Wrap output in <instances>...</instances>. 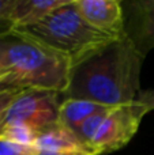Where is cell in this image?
Wrapping results in <instances>:
<instances>
[{
  "mask_svg": "<svg viewBox=\"0 0 154 155\" xmlns=\"http://www.w3.org/2000/svg\"><path fill=\"white\" fill-rule=\"evenodd\" d=\"M81 16L97 31L112 38H122L126 33L123 4L117 0H74Z\"/></svg>",
  "mask_w": 154,
  "mask_h": 155,
  "instance_id": "cell-6",
  "label": "cell"
},
{
  "mask_svg": "<svg viewBox=\"0 0 154 155\" xmlns=\"http://www.w3.org/2000/svg\"><path fill=\"white\" fill-rule=\"evenodd\" d=\"M14 0H0V35L12 31L14 26L11 22Z\"/></svg>",
  "mask_w": 154,
  "mask_h": 155,
  "instance_id": "cell-13",
  "label": "cell"
},
{
  "mask_svg": "<svg viewBox=\"0 0 154 155\" xmlns=\"http://www.w3.org/2000/svg\"><path fill=\"white\" fill-rule=\"evenodd\" d=\"M0 84H3V78L0 76Z\"/></svg>",
  "mask_w": 154,
  "mask_h": 155,
  "instance_id": "cell-17",
  "label": "cell"
},
{
  "mask_svg": "<svg viewBox=\"0 0 154 155\" xmlns=\"http://www.w3.org/2000/svg\"><path fill=\"white\" fill-rule=\"evenodd\" d=\"M34 148L44 153L71 154V155H90L83 147L72 131L60 125L59 123L44 131L38 132Z\"/></svg>",
  "mask_w": 154,
  "mask_h": 155,
  "instance_id": "cell-8",
  "label": "cell"
},
{
  "mask_svg": "<svg viewBox=\"0 0 154 155\" xmlns=\"http://www.w3.org/2000/svg\"><path fill=\"white\" fill-rule=\"evenodd\" d=\"M37 135V131L23 124H11V125L0 128V137H4L14 143L26 146V147H34Z\"/></svg>",
  "mask_w": 154,
  "mask_h": 155,
  "instance_id": "cell-11",
  "label": "cell"
},
{
  "mask_svg": "<svg viewBox=\"0 0 154 155\" xmlns=\"http://www.w3.org/2000/svg\"><path fill=\"white\" fill-rule=\"evenodd\" d=\"M142 61L143 56L127 34L112 40L74 65L63 97L111 107L131 104L141 91Z\"/></svg>",
  "mask_w": 154,
  "mask_h": 155,
  "instance_id": "cell-1",
  "label": "cell"
},
{
  "mask_svg": "<svg viewBox=\"0 0 154 155\" xmlns=\"http://www.w3.org/2000/svg\"><path fill=\"white\" fill-rule=\"evenodd\" d=\"M15 30L64 56L71 67L116 40L93 29L78 12L74 0H67L40 23Z\"/></svg>",
  "mask_w": 154,
  "mask_h": 155,
  "instance_id": "cell-3",
  "label": "cell"
},
{
  "mask_svg": "<svg viewBox=\"0 0 154 155\" xmlns=\"http://www.w3.org/2000/svg\"><path fill=\"white\" fill-rule=\"evenodd\" d=\"M108 107L111 106H104V105L87 101V99L64 98L59 109V124L72 131L85 120Z\"/></svg>",
  "mask_w": 154,
  "mask_h": 155,
  "instance_id": "cell-10",
  "label": "cell"
},
{
  "mask_svg": "<svg viewBox=\"0 0 154 155\" xmlns=\"http://www.w3.org/2000/svg\"><path fill=\"white\" fill-rule=\"evenodd\" d=\"M35 155H71V154H56V153H44V151H37Z\"/></svg>",
  "mask_w": 154,
  "mask_h": 155,
  "instance_id": "cell-16",
  "label": "cell"
},
{
  "mask_svg": "<svg viewBox=\"0 0 154 155\" xmlns=\"http://www.w3.org/2000/svg\"><path fill=\"white\" fill-rule=\"evenodd\" d=\"M21 91H22L21 88L8 87V86L0 84V125H2L3 117H4L8 106H10L11 102L15 99V97L18 95Z\"/></svg>",
  "mask_w": 154,
  "mask_h": 155,
  "instance_id": "cell-14",
  "label": "cell"
},
{
  "mask_svg": "<svg viewBox=\"0 0 154 155\" xmlns=\"http://www.w3.org/2000/svg\"><path fill=\"white\" fill-rule=\"evenodd\" d=\"M146 116L135 101L106 110L94 136L86 146L90 155H105L123 148L131 142Z\"/></svg>",
  "mask_w": 154,
  "mask_h": 155,
  "instance_id": "cell-4",
  "label": "cell"
},
{
  "mask_svg": "<svg viewBox=\"0 0 154 155\" xmlns=\"http://www.w3.org/2000/svg\"><path fill=\"white\" fill-rule=\"evenodd\" d=\"M135 102L145 110V113H150L154 110V88L152 90H143L139 91V94L136 95Z\"/></svg>",
  "mask_w": 154,
  "mask_h": 155,
  "instance_id": "cell-15",
  "label": "cell"
},
{
  "mask_svg": "<svg viewBox=\"0 0 154 155\" xmlns=\"http://www.w3.org/2000/svg\"><path fill=\"white\" fill-rule=\"evenodd\" d=\"M71 68L68 59L16 30L0 35L3 86L64 94L70 83Z\"/></svg>",
  "mask_w": 154,
  "mask_h": 155,
  "instance_id": "cell-2",
  "label": "cell"
},
{
  "mask_svg": "<svg viewBox=\"0 0 154 155\" xmlns=\"http://www.w3.org/2000/svg\"><path fill=\"white\" fill-rule=\"evenodd\" d=\"M126 33L142 56L154 49V0L128 3Z\"/></svg>",
  "mask_w": 154,
  "mask_h": 155,
  "instance_id": "cell-7",
  "label": "cell"
},
{
  "mask_svg": "<svg viewBox=\"0 0 154 155\" xmlns=\"http://www.w3.org/2000/svg\"><path fill=\"white\" fill-rule=\"evenodd\" d=\"M35 153L37 150L34 147H26L0 137V155H35Z\"/></svg>",
  "mask_w": 154,
  "mask_h": 155,
  "instance_id": "cell-12",
  "label": "cell"
},
{
  "mask_svg": "<svg viewBox=\"0 0 154 155\" xmlns=\"http://www.w3.org/2000/svg\"><path fill=\"white\" fill-rule=\"evenodd\" d=\"M67 0H14L11 22L14 30L34 26Z\"/></svg>",
  "mask_w": 154,
  "mask_h": 155,
  "instance_id": "cell-9",
  "label": "cell"
},
{
  "mask_svg": "<svg viewBox=\"0 0 154 155\" xmlns=\"http://www.w3.org/2000/svg\"><path fill=\"white\" fill-rule=\"evenodd\" d=\"M62 93L51 90H22L8 106L0 128L11 124H23L41 132L59 123Z\"/></svg>",
  "mask_w": 154,
  "mask_h": 155,
  "instance_id": "cell-5",
  "label": "cell"
}]
</instances>
